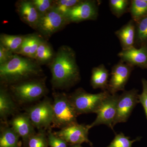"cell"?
Here are the masks:
<instances>
[{
    "label": "cell",
    "instance_id": "4dcf8cb0",
    "mask_svg": "<svg viewBox=\"0 0 147 147\" xmlns=\"http://www.w3.org/2000/svg\"><path fill=\"white\" fill-rule=\"evenodd\" d=\"M142 84L143 91L141 94H139L138 98L139 102L142 104L144 108L147 119V80L142 79Z\"/></svg>",
    "mask_w": 147,
    "mask_h": 147
},
{
    "label": "cell",
    "instance_id": "30bf717a",
    "mask_svg": "<svg viewBox=\"0 0 147 147\" xmlns=\"http://www.w3.org/2000/svg\"><path fill=\"white\" fill-rule=\"evenodd\" d=\"M119 95L110 94L102 102L96 113V118L91 124L90 128L100 125H105L114 130L113 123L117 113V104Z\"/></svg>",
    "mask_w": 147,
    "mask_h": 147
},
{
    "label": "cell",
    "instance_id": "7c38bea8",
    "mask_svg": "<svg viewBox=\"0 0 147 147\" xmlns=\"http://www.w3.org/2000/svg\"><path fill=\"white\" fill-rule=\"evenodd\" d=\"M90 129L88 125L80 124L76 122L61 129L54 133L71 145H81L82 143H86L92 145L88 137Z\"/></svg>",
    "mask_w": 147,
    "mask_h": 147
},
{
    "label": "cell",
    "instance_id": "4316f807",
    "mask_svg": "<svg viewBox=\"0 0 147 147\" xmlns=\"http://www.w3.org/2000/svg\"><path fill=\"white\" fill-rule=\"evenodd\" d=\"M81 1V0H56L55 1L53 9L65 17L69 11Z\"/></svg>",
    "mask_w": 147,
    "mask_h": 147
},
{
    "label": "cell",
    "instance_id": "83f0119b",
    "mask_svg": "<svg viewBox=\"0 0 147 147\" xmlns=\"http://www.w3.org/2000/svg\"><path fill=\"white\" fill-rule=\"evenodd\" d=\"M29 147H47L48 141L44 130H40L29 139Z\"/></svg>",
    "mask_w": 147,
    "mask_h": 147
},
{
    "label": "cell",
    "instance_id": "e0dca14e",
    "mask_svg": "<svg viewBox=\"0 0 147 147\" xmlns=\"http://www.w3.org/2000/svg\"><path fill=\"white\" fill-rule=\"evenodd\" d=\"M135 34L136 24L132 19L116 31L115 35L119 40L122 50L134 47Z\"/></svg>",
    "mask_w": 147,
    "mask_h": 147
},
{
    "label": "cell",
    "instance_id": "9a60e30c",
    "mask_svg": "<svg viewBox=\"0 0 147 147\" xmlns=\"http://www.w3.org/2000/svg\"><path fill=\"white\" fill-rule=\"evenodd\" d=\"M9 123L24 142H28L30 138L36 133L35 127L26 113L16 115Z\"/></svg>",
    "mask_w": 147,
    "mask_h": 147
},
{
    "label": "cell",
    "instance_id": "4fadbf2b",
    "mask_svg": "<svg viewBox=\"0 0 147 147\" xmlns=\"http://www.w3.org/2000/svg\"><path fill=\"white\" fill-rule=\"evenodd\" d=\"M118 56L121 61L142 68H147V43L141 45L139 49L133 47L122 50Z\"/></svg>",
    "mask_w": 147,
    "mask_h": 147
},
{
    "label": "cell",
    "instance_id": "f1b7e54d",
    "mask_svg": "<svg viewBox=\"0 0 147 147\" xmlns=\"http://www.w3.org/2000/svg\"><path fill=\"white\" fill-rule=\"evenodd\" d=\"M40 17L53 9L55 1L53 0H32Z\"/></svg>",
    "mask_w": 147,
    "mask_h": 147
},
{
    "label": "cell",
    "instance_id": "5b68a950",
    "mask_svg": "<svg viewBox=\"0 0 147 147\" xmlns=\"http://www.w3.org/2000/svg\"><path fill=\"white\" fill-rule=\"evenodd\" d=\"M53 98V126L61 129L77 122L76 118L78 115L68 96L64 93L55 92Z\"/></svg>",
    "mask_w": 147,
    "mask_h": 147
},
{
    "label": "cell",
    "instance_id": "cb8c5ba5",
    "mask_svg": "<svg viewBox=\"0 0 147 147\" xmlns=\"http://www.w3.org/2000/svg\"><path fill=\"white\" fill-rule=\"evenodd\" d=\"M136 24L135 43L142 45L147 43V15Z\"/></svg>",
    "mask_w": 147,
    "mask_h": 147
},
{
    "label": "cell",
    "instance_id": "ac0fdd59",
    "mask_svg": "<svg viewBox=\"0 0 147 147\" xmlns=\"http://www.w3.org/2000/svg\"><path fill=\"white\" fill-rule=\"evenodd\" d=\"M7 87L2 86L0 89V117L5 121L8 117L13 115L17 110L12 95L8 92Z\"/></svg>",
    "mask_w": 147,
    "mask_h": 147
},
{
    "label": "cell",
    "instance_id": "5bb4252c",
    "mask_svg": "<svg viewBox=\"0 0 147 147\" xmlns=\"http://www.w3.org/2000/svg\"><path fill=\"white\" fill-rule=\"evenodd\" d=\"M16 11L21 21L36 30L40 15L32 0H20L15 4Z\"/></svg>",
    "mask_w": 147,
    "mask_h": 147
},
{
    "label": "cell",
    "instance_id": "2e32d148",
    "mask_svg": "<svg viewBox=\"0 0 147 147\" xmlns=\"http://www.w3.org/2000/svg\"><path fill=\"white\" fill-rule=\"evenodd\" d=\"M43 39L38 33L25 35L21 48L16 55L34 59L37 50Z\"/></svg>",
    "mask_w": 147,
    "mask_h": 147
},
{
    "label": "cell",
    "instance_id": "d6a6232c",
    "mask_svg": "<svg viewBox=\"0 0 147 147\" xmlns=\"http://www.w3.org/2000/svg\"><path fill=\"white\" fill-rule=\"evenodd\" d=\"M70 147H82L81 146V145L75 144V145H71V146Z\"/></svg>",
    "mask_w": 147,
    "mask_h": 147
},
{
    "label": "cell",
    "instance_id": "d4e9b609",
    "mask_svg": "<svg viewBox=\"0 0 147 147\" xmlns=\"http://www.w3.org/2000/svg\"><path fill=\"white\" fill-rule=\"evenodd\" d=\"M109 6L112 13L119 18L129 9L130 1L128 0H110Z\"/></svg>",
    "mask_w": 147,
    "mask_h": 147
},
{
    "label": "cell",
    "instance_id": "484cf974",
    "mask_svg": "<svg viewBox=\"0 0 147 147\" xmlns=\"http://www.w3.org/2000/svg\"><path fill=\"white\" fill-rule=\"evenodd\" d=\"M130 137L125 136L121 132L116 134L113 141L107 147H132L133 143L139 141L141 137H138L133 140H130Z\"/></svg>",
    "mask_w": 147,
    "mask_h": 147
},
{
    "label": "cell",
    "instance_id": "d6986e66",
    "mask_svg": "<svg viewBox=\"0 0 147 147\" xmlns=\"http://www.w3.org/2000/svg\"><path fill=\"white\" fill-rule=\"evenodd\" d=\"M109 74L103 64L93 67L92 71L90 84L93 88L100 89L103 91H108Z\"/></svg>",
    "mask_w": 147,
    "mask_h": 147
},
{
    "label": "cell",
    "instance_id": "8fae6325",
    "mask_svg": "<svg viewBox=\"0 0 147 147\" xmlns=\"http://www.w3.org/2000/svg\"><path fill=\"white\" fill-rule=\"evenodd\" d=\"M133 69L134 67L121 61L112 67L108 89L110 94H115L120 91H125Z\"/></svg>",
    "mask_w": 147,
    "mask_h": 147
},
{
    "label": "cell",
    "instance_id": "7402d4cb",
    "mask_svg": "<svg viewBox=\"0 0 147 147\" xmlns=\"http://www.w3.org/2000/svg\"><path fill=\"white\" fill-rule=\"evenodd\" d=\"M19 137L11 127H1L0 147H18Z\"/></svg>",
    "mask_w": 147,
    "mask_h": 147
},
{
    "label": "cell",
    "instance_id": "52a82bcc",
    "mask_svg": "<svg viewBox=\"0 0 147 147\" xmlns=\"http://www.w3.org/2000/svg\"><path fill=\"white\" fill-rule=\"evenodd\" d=\"M26 113L34 127L40 130L48 128L53 123V103L48 98L28 108Z\"/></svg>",
    "mask_w": 147,
    "mask_h": 147
},
{
    "label": "cell",
    "instance_id": "6da1fadb",
    "mask_svg": "<svg viewBox=\"0 0 147 147\" xmlns=\"http://www.w3.org/2000/svg\"><path fill=\"white\" fill-rule=\"evenodd\" d=\"M48 66L52 74L51 83L53 88H68L81 80L76 53L69 46H61L56 52L55 58Z\"/></svg>",
    "mask_w": 147,
    "mask_h": 147
},
{
    "label": "cell",
    "instance_id": "1f68e13d",
    "mask_svg": "<svg viewBox=\"0 0 147 147\" xmlns=\"http://www.w3.org/2000/svg\"><path fill=\"white\" fill-rule=\"evenodd\" d=\"M14 55L12 52L0 44V65L10 61Z\"/></svg>",
    "mask_w": 147,
    "mask_h": 147
},
{
    "label": "cell",
    "instance_id": "7a4b0ae2",
    "mask_svg": "<svg viewBox=\"0 0 147 147\" xmlns=\"http://www.w3.org/2000/svg\"><path fill=\"white\" fill-rule=\"evenodd\" d=\"M42 74L41 66L34 59L16 54L8 62L0 65V81L5 86L41 77Z\"/></svg>",
    "mask_w": 147,
    "mask_h": 147
},
{
    "label": "cell",
    "instance_id": "ffe728a7",
    "mask_svg": "<svg viewBox=\"0 0 147 147\" xmlns=\"http://www.w3.org/2000/svg\"><path fill=\"white\" fill-rule=\"evenodd\" d=\"M56 53L51 44L43 39L37 50L34 60L40 65H48L55 58Z\"/></svg>",
    "mask_w": 147,
    "mask_h": 147
},
{
    "label": "cell",
    "instance_id": "3957f363",
    "mask_svg": "<svg viewBox=\"0 0 147 147\" xmlns=\"http://www.w3.org/2000/svg\"><path fill=\"white\" fill-rule=\"evenodd\" d=\"M12 96L21 103L34 102L45 96L48 89L44 78H34L9 86Z\"/></svg>",
    "mask_w": 147,
    "mask_h": 147
},
{
    "label": "cell",
    "instance_id": "f546056e",
    "mask_svg": "<svg viewBox=\"0 0 147 147\" xmlns=\"http://www.w3.org/2000/svg\"><path fill=\"white\" fill-rule=\"evenodd\" d=\"M47 138L48 144L51 147H67V142L56 136L51 131L47 132Z\"/></svg>",
    "mask_w": 147,
    "mask_h": 147
},
{
    "label": "cell",
    "instance_id": "9c48e42d",
    "mask_svg": "<svg viewBox=\"0 0 147 147\" xmlns=\"http://www.w3.org/2000/svg\"><path fill=\"white\" fill-rule=\"evenodd\" d=\"M138 92V90L133 89L130 90L124 91L119 96L113 127L117 124L125 123L127 121L133 109L139 102Z\"/></svg>",
    "mask_w": 147,
    "mask_h": 147
},
{
    "label": "cell",
    "instance_id": "ba28073f",
    "mask_svg": "<svg viewBox=\"0 0 147 147\" xmlns=\"http://www.w3.org/2000/svg\"><path fill=\"white\" fill-rule=\"evenodd\" d=\"M98 2L93 0H81L70 9L65 17L69 24L95 20L98 16Z\"/></svg>",
    "mask_w": 147,
    "mask_h": 147
},
{
    "label": "cell",
    "instance_id": "8992f818",
    "mask_svg": "<svg viewBox=\"0 0 147 147\" xmlns=\"http://www.w3.org/2000/svg\"><path fill=\"white\" fill-rule=\"evenodd\" d=\"M69 24L64 16L52 9L40 16L35 30L47 40L54 34L62 30Z\"/></svg>",
    "mask_w": 147,
    "mask_h": 147
},
{
    "label": "cell",
    "instance_id": "603a6c76",
    "mask_svg": "<svg viewBox=\"0 0 147 147\" xmlns=\"http://www.w3.org/2000/svg\"><path fill=\"white\" fill-rule=\"evenodd\" d=\"M129 11L132 20L137 23L147 15V0L130 1Z\"/></svg>",
    "mask_w": 147,
    "mask_h": 147
},
{
    "label": "cell",
    "instance_id": "277c9868",
    "mask_svg": "<svg viewBox=\"0 0 147 147\" xmlns=\"http://www.w3.org/2000/svg\"><path fill=\"white\" fill-rule=\"evenodd\" d=\"M108 91L91 94L79 88L70 95L69 98L78 116L82 114L95 113L105 98L110 95Z\"/></svg>",
    "mask_w": 147,
    "mask_h": 147
},
{
    "label": "cell",
    "instance_id": "44dd1931",
    "mask_svg": "<svg viewBox=\"0 0 147 147\" xmlns=\"http://www.w3.org/2000/svg\"><path fill=\"white\" fill-rule=\"evenodd\" d=\"M25 35H9L1 34L0 35V44L16 54L21 48L24 41Z\"/></svg>",
    "mask_w": 147,
    "mask_h": 147
}]
</instances>
